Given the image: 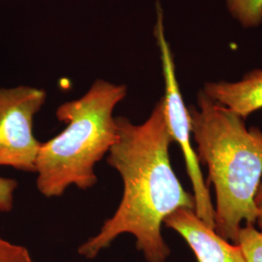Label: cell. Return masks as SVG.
Returning <instances> with one entry per match:
<instances>
[{"mask_svg":"<svg viewBox=\"0 0 262 262\" xmlns=\"http://www.w3.org/2000/svg\"><path fill=\"white\" fill-rule=\"evenodd\" d=\"M116 123L118 138L107 162L122 177V200L98 233L78 248V253L94 259L119 236L130 234L146 261L166 262L171 250L161 232L163 222L180 208L195 211V200L171 165L169 148L173 140L162 98L143 123L134 124L125 117H116Z\"/></svg>","mask_w":262,"mask_h":262,"instance_id":"cell-1","label":"cell"},{"mask_svg":"<svg viewBox=\"0 0 262 262\" xmlns=\"http://www.w3.org/2000/svg\"><path fill=\"white\" fill-rule=\"evenodd\" d=\"M188 109L199 162L208 167L215 190V231L238 243L242 224L254 225L253 197L262 177V131L211 99L202 90Z\"/></svg>","mask_w":262,"mask_h":262,"instance_id":"cell-2","label":"cell"},{"mask_svg":"<svg viewBox=\"0 0 262 262\" xmlns=\"http://www.w3.org/2000/svg\"><path fill=\"white\" fill-rule=\"evenodd\" d=\"M126 94L124 84L96 80L82 97L56 109L57 120L66 126L39 150L36 186L43 196H61L73 185L80 189L95 186L94 166L117 141L113 113Z\"/></svg>","mask_w":262,"mask_h":262,"instance_id":"cell-3","label":"cell"},{"mask_svg":"<svg viewBox=\"0 0 262 262\" xmlns=\"http://www.w3.org/2000/svg\"><path fill=\"white\" fill-rule=\"evenodd\" d=\"M164 30L163 13L159 2H157V24L155 27V37L159 45L165 84V94L162 97L165 120L172 140L178 143L184 155L187 175L190 179L193 188L195 214L205 225L214 229L215 207L212 203L209 186L203 178L196 151L193 150L191 146V129L188 109L185 105L180 91L174 58Z\"/></svg>","mask_w":262,"mask_h":262,"instance_id":"cell-4","label":"cell"},{"mask_svg":"<svg viewBox=\"0 0 262 262\" xmlns=\"http://www.w3.org/2000/svg\"><path fill=\"white\" fill-rule=\"evenodd\" d=\"M46 97L44 90L33 86L0 89V166L36 172L42 142L33 135V120Z\"/></svg>","mask_w":262,"mask_h":262,"instance_id":"cell-5","label":"cell"},{"mask_svg":"<svg viewBox=\"0 0 262 262\" xmlns=\"http://www.w3.org/2000/svg\"><path fill=\"white\" fill-rule=\"evenodd\" d=\"M163 225L185 239L198 262H247L238 244L221 237L192 209L180 208L164 220Z\"/></svg>","mask_w":262,"mask_h":262,"instance_id":"cell-6","label":"cell"},{"mask_svg":"<svg viewBox=\"0 0 262 262\" xmlns=\"http://www.w3.org/2000/svg\"><path fill=\"white\" fill-rule=\"evenodd\" d=\"M202 91L246 120L262 109V69H253L237 82H209Z\"/></svg>","mask_w":262,"mask_h":262,"instance_id":"cell-7","label":"cell"},{"mask_svg":"<svg viewBox=\"0 0 262 262\" xmlns=\"http://www.w3.org/2000/svg\"><path fill=\"white\" fill-rule=\"evenodd\" d=\"M230 15L244 28H253L262 24V0H226Z\"/></svg>","mask_w":262,"mask_h":262,"instance_id":"cell-8","label":"cell"},{"mask_svg":"<svg viewBox=\"0 0 262 262\" xmlns=\"http://www.w3.org/2000/svg\"><path fill=\"white\" fill-rule=\"evenodd\" d=\"M238 245L247 262H262V232L254 225H246L239 231Z\"/></svg>","mask_w":262,"mask_h":262,"instance_id":"cell-9","label":"cell"},{"mask_svg":"<svg viewBox=\"0 0 262 262\" xmlns=\"http://www.w3.org/2000/svg\"><path fill=\"white\" fill-rule=\"evenodd\" d=\"M0 262H34L28 249L0 237Z\"/></svg>","mask_w":262,"mask_h":262,"instance_id":"cell-10","label":"cell"},{"mask_svg":"<svg viewBox=\"0 0 262 262\" xmlns=\"http://www.w3.org/2000/svg\"><path fill=\"white\" fill-rule=\"evenodd\" d=\"M18 182L14 179L0 177V212L8 213L14 207V194Z\"/></svg>","mask_w":262,"mask_h":262,"instance_id":"cell-11","label":"cell"},{"mask_svg":"<svg viewBox=\"0 0 262 262\" xmlns=\"http://www.w3.org/2000/svg\"><path fill=\"white\" fill-rule=\"evenodd\" d=\"M253 203L256 210V223L262 232V179L253 197Z\"/></svg>","mask_w":262,"mask_h":262,"instance_id":"cell-12","label":"cell"}]
</instances>
